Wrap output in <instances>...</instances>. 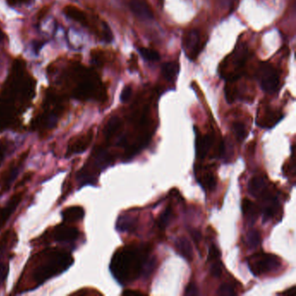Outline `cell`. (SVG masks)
I'll use <instances>...</instances> for the list:
<instances>
[{
  "mask_svg": "<svg viewBox=\"0 0 296 296\" xmlns=\"http://www.w3.org/2000/svg\"><path fill=\"white\" fill-rule=\"evenodd\" d=\"M73 263L72 254L61 248H46L33 255L19 281L21 291L38 288L49 279L65 272Z\"/></svg>",
  "mask_w": 296,
  "mask_h": 296,
  "instance_id": "6da1fadb",
  "label": "cell"
},
{
  "mask_svg": "<svg viewBox=\"0 0 296 296\" xmlns=\"http://www.w3.org/2000/svg\"><path fill=\"white\" fill-rule=\"evenodd\" d=\"M148 261V250L144 247H125L115 253L110 271L120 284H129L145 273Z\"/></svg>",
  "mask_w": 296,
  "mask_h": 296,
  "instance_id": "7a4b0ae2",
  "label": "cell"
},
{
  "mask_svg": "<svg viewBox=\"0 0 296 296\" xmlns=\"http://www.w3.org/2000/svg\"><path fill=\"white\" fill-rule=\"evenodd\" d=\"M281 260L272 254L257 253L247 259V266L255 276L272 273L281 268Z\"/></svg>",
  "mask_w": 296,
  "mask_h": 296,
  "instance_id": "3957f363",
  "label": "cell"
},
{
  "mask_svg": "<svg viewBox=\"0 0 296 296\" xmlns=\"http://www.w3.org/2000/svg\"><path fill=\"white\" fill-rule=\"evenodd\" d=\"M29 154L30 149H26L17 159L13 160L12 163H9L7 167L0 173V195L5 193L8 190H10L12 182H14L16 177L19 175V171L23 167L24 163Z\"/></svg>",
  "mask_w": 296,
  "mask_h": 296,
  "instance_id": "277c9868",
  "label": "cell"
},
{
  "mask_svg": "<svg viewBox=\"0 0 296 296\" xmlns=\"http://www.w3.org/2000/svg\"><path fill=\"white\" fill-rule=\"evenodd\" d=\"M257 78L263 91L272 94L279 86V76L275 69L269 64H262L257 72Z\"/></svg>",
  "mask_w": 296,
  "mask_h": 296,
  "instance_id": "5b68a950",
  "label": "cell"
},
{
  "mask_svg": "<svg viewBox=\"0 0 296 296\" xmlns=\"http://www.w3.org/2000/svg\"><path fill=\"white\" fill-rule=\"evenodd\" d=\"M92 139H93L92 130L88 131L87 133L73 137L69 142L66 156H73L75 154H80L85 151L90 147Z\"/></svg>",
  "mask_w": 296,
  "mask_h": 296,
  "instance_id": "8992f818",
  "label": "cell"
},
{
  "mask_svg": "<svg viewBox=\"0 0 296 296\" xmlns=\"http://www.w3.org/2000/svg\"><path fill=\"white\" fill-rule=\"evenodd\" d=\"M258 198L259 200L262 201L261 210H262L263 220L264 222H267L272 219L277 214L278 210L280 209V203L277 197L271 194L268 193V191H266Z\"/></svg>",
  "mask_w": 296,
  "mask_h": 296,
  "instance_id": "52a82bcc",
  "label": "cell"
},
{
  "mask_svg": "<svg viewBox=\"0 0 296 296\" xmlns=\"http://www.w3.org/2000/svg\"><path fill=\"white\" fill-rule=\"evenodd\" d=\"M26 190H22L17 193L14 194L10 200L8 201L7 204L4 207H0V229L4 227V224L6 223L8 219L12 216V213L14 212L19 203L23 200L24 196L25 194Z\"/></svg>",
  "mask_w": 296,
  "mask_h": 296,
  "instance_id": "ba28073f",
  "label": "cell"
},
{
  "mask_svg": "<svg viewBox=\"0 0 296 296\" xmlns=\"http://www.w3.org/2000/svg\"><path fill=\"white\" fill-rule=\"evenodd\" d=\"M51 236L57 242H73L79 236L77 228L67 224H61L51 231Z\"/></svg>",
  "mask_w": 296,
  "mask_h": 296,
  "instance_id": "9c48e42d",
  "label": "cell"
},
{
  "mask_svg": "<svg viewBox=\"0 0 296 296\" xmlns=\"http://www.w3.org/2000/svg\"><path fill=\"white\" fill-rule=\"evenodd\" d=\"M195 131L197 133L196 137V153L198 159H204L208 155L209 149L211 148L213 144L212 137L207 136H201L200 132H198L197 127H195Z\"/></svg>",
  "mask_w": 296,
  "mask_h": 296,
  "instance_id": "30bf717a",
  "label": "cell"
},
{
  "mask_svg": "<svg viewBox=\"0 0 296 296\" xmlns=\"http://www.w3.org/2000/svg\"><path fill=\"white\" fill-rule=\"evenodd\" d=\"M200 36L197 30H191L187 35L184 42V51L190 59H195L199 53Z\"/></svg>",
  "mask_w": 296,
  "mask_h": 296,
  "instance_id": "8fae6325",
  "label": "cell"
},
{
  "mask_svg": "<svg viewBox=\"0 0 296 296\" xmlns=\"http://www.w3.org/2000/svg\"><path fill=\"white\" fill-rule=\"evenodd\" d=\"M129 8L134 15L142 20H150L153 19L150 8L144 0H131L129 2Z\"/></svg>",
  "mask_w": 296,
  "mask_h": 296,
  "instance_id": "7c38bea8",
  "label": "cell"
},
{
  "mask_svg": "<svg viewBox=\"0 0 296 296\" xmlns=\"http://www.w3.org/2000/svg\"><path fill=\"white\" fill-rule=\"evenodd\" d=\"M242 210L245 219L249 225H253L257 220L259 216V209L253 201L249 199H244L242 203Z\"/></svg>",
  "mask_w": 296,
  "mask_h": 296,
  "instance_id": "4fadbf2b",
  "label": "cell"
},
{
  "mask_svg": "<svg viewBox=\"0 0 296 296\" xmlns=\"http://www.w3.org/2000/svg\"><path fill=\"white\" fill-rule=\"evenodd\" d=\"M63 219L66 223H74L83 219L84 216V210L80 206H72L66 208L62 213Z\"/></svg>",
  "mask_w": 296,
  "mask_h": 296,
  "instance_id": "5bb4252c",
  "label": "cell"
},
{
  "mask_svg": "<svg viewBox=\"0 0 296 296\" xmlns=\"http://www.w3.org/2000/svg\"><path fill=\"white\" fill-rule=\"evenodd\" d=\"M175 247L180 255L186 259L187 261L191 262L194 258L193 248L190 241L185 237H179L175 240Z\"/></svg>",
  "mask_w": 296,
  "mask_h": 296,
  "instance_id": "9a60e30c",
  "label": "cell"
},
{
  "mask_svg": "<svg viewBox=\"0 0 296 296\" xmlns=\"http://www.w3.org/2000/svg\"><path fill=\"white\" fill-rule=\"evenodd\" d=\"M268 190L265 179L262 176L253 177L248 183V192L254 197H260L262 194L265 193Z\"/></svg>",
  "mask_w": 296,
  "mask_h": 296,
  "instance_id": "2e32d148",
  "label": "cell"
},
{
  "mask_svg": "<svg viewBox=\"0 0 296 296\" xmlns=\"http://www.w3.org/2000/svg\"><path fill=\"white\" fill-rule=\"evenodd\" d=\"M137 222L136 217L124 215L118 218L116 228L119 232H133L137 228Z\"/></svg>",
  "mask_w": 296,
  "mask_h": 296,
  "instance_id": "e0dca14e",
  "label": "cell"
},
{
  "mask_svg": "<svg viewBox=\"0 0 296 296\" xmlns=\"http://www.w3.org/2000/svg\"><path fill=\"white\" fill-rule=\"evenodd\" d=\"M17 241V234L13 229H8L0 237V255L13 247Z\"/></svg>",
  "mask_w": 296,
  "mask_h": 296,
  "instance_id": "ac0fdd59",
  "label": "cell"
},
{
  "mask_svg": "<svg viewBox=\"0 0 296 296\" xmlns=\"http://www.w3.org/2000/svg\"><path fill=\"white\" fill-rule=\"evenodd\" d=\"M179 72V65L175 62H168L162 67L163 77L168 81H174Z\"/></svg>",
  "mask_w": 296,
  "mask_h": 296,
  "instance_id": "d6986e66",
  "label": "cell"
},
{
  "mask_svg": "<svg viewBox=\"0 0 296 296\" xmlns=\"http://www.w3.org/2000/svg\"><path fill=\"white\" fill-rule=\"evenodd\" d=\"M122 125V121L118 117H112L107 123L105 129H104V135L107 140L111 139L115 134L117 133L118 129H120Z\"/></svg>",
  "mask_w": 296,
  "mask_h": 296,
  "instance_id": "ffe728a7",
  "label": "cell"
},
{
  "mask_svg": "<svg viewBox=\"0 0 296 296\" xmlns=\"http://www.w3.org/2000/svg\"><path fill=\"white\" fill-rule=\"evenodd\" d=\"M261 241H262V238H261V235L258 230L252 229L250 231L247 232L246 243H247V247L249 248L252 249V248L258 247L259 245L261 244Z\"/></svg>",
  "mask_w": 296,
  "mask_h": 296,
  "instance_id": "44dd1931",
  "label": "cell"
},
{
  "mask_svg": "<svg viewBox=\"0 0 296 296\" xmlns=\"http://www.w3.org/2000/svg\"><path fill=\"white\" fill-rule=\"evenodd\" d=\"M111 161L112 160L110 154L105 150H100L96 156V165L101 170L106 168L111 163Z\"/></svg>",
  "mask_w": 296,
  "mask_h": 296,
  "instance_id": "7402d4cb",
  "label": "cell"
},
{
  "mask_svg": "<svg viewBox=\"0 0 296 296\" xmlns=\"http://www.w3.org/2000/svg\"><path fill=\"white\" fill-rule=\"evenodd\" d=\"M198 182L205 190H212L217 186V179L211 173H207Z\"/></svg>",
  "mask_w": 296,
  "mask_h": 296,
  "instance_id": "603a6c76",
  "label": "cell"
},
{
  "mask_svg": "<svg viewBox=\"0 0 296 296\" xmlns=\"http://www.w3.org/2000/svg\"><path fill=\"white\" fill-rule=\"evenodd\" d=\"M173 210L171 208H167L165 209L162 215L160 216L159 219H158V226L161 229H165L167 228L168 225L171 222V221L173 218Z\"/></svg>",
  "mask_w": 296,
  "mask_h": 296,
  "instance_id": "cb8c5ba5",
  "label": "cell"
},
{
  "mask_svg": "<svg viewBox=\"0 0 296 296\" xmlns=\"http://www.w3.org/2000/svg\"><path fill=\"white\" fill-rule=\"evenodd\" d=\"M233 132L236 135L237 140L239 142H243L247 136V131H246V127L242 123H235L233 124Z\"/></svg>",
  "mask_w": 296,
  "mask_h": 296,
  "instance_id": "d4e9b609",
  "label": "cell"
},
{
  "mask_svg": "<svg viewBox=\"0 0 296 296\" xmlns=\"http://www.w3.org/2000/svg\"><path fill=\"white\" fill-rule=\"evenodd\" d=\"M12 145V142L8 140L5 137L0 139V164L3 163L5 156L9 153V150L11 149Z\"/></svg>",
  "mask_w": 296,
  "mask_h": 296,
  "instance_id": "484cf974",
  "label": "cell"
},
{
  "mask_svg": "<svg viewBox=\"0 0 296 296\" xmlns=\"http://www.w3.org/2000/svg\"><path fill=\"white\" fill-rule=\"evenodd\" d=\"M139 52H140L141 56L144 57L145 59H146V60L151 61V62L159 60V53L157 51H156V50H154V49L140 48L139 49Z\"/></svg>",
  "mask_w": 296,
  "mask_h": 296,
  "instance_id": "4316f807",
  "label": "cell"
},
{
  "mask_svg": "<svg viewBox=\"0 0 296 296\" xmlns=\"http://www.w3.org/2000/svg\"><path fill=\"white\" fill-rule=\"evenodd\" d=\"M217 295L222 296H236V293L231 285L222 284L218 289Z\"/></svg>",
  "mask_w": 296,
  "mask_h": 296,
  "instance_id": "83f0119b",
  "label": "cell"
},
{
  "mask_svg": "<svg viewBox=\"0 0 296 296\" xmlns=\"http://www.w3.org/2000/svg\"><path fill=\"white\" fill-rule=\"evenodd\" d=\"M220 257L221 252L219 248L215 244H211L209 247V254H208V262L217 261Z\"/></svg>",
  "mask_w": 296,
  "mask_h": 296,
  "instance_id": "f1b7e54d",
  "label": "cell"
},
{
  "mask_svg": "<svg viewBox=\"0 0 296 296\" xmlns=\"http://www.w3.org/2000/svg\"><path fill=\"white\" fill-rule=\"evenodd\" d=\"M222 273V266L221 264V262L218 261H214L212 265L210 266V273L213 277L219 278L221 277Z\"/></svg>",
  "mask_w": 296,
  "mask_h": 296,
  "instance_id": "f546056e",
  "label": "cell"
},
{
  "mask_svg": "<svg viewBox=\"0 0 296 296\" xmlns=\"http://www.w3.org/2000/svg\"><path fill=\"white\" fill-rule=\"evenodd\" d=\"M131 94H132V88L129 85L123 88V90L122 91L121 96H120L122 103H127L130 99Z\"/></svg>",
  "mask_w": 296,
  "mask_h": 296,
  "instance_id": "4dcf8cb0",
  "label": "cell"
},
{
  "mask_svg": "<svg viewBox=\"0 0 296 296\" xmlns=\"http://www.w3.org/2000/svg\"><path fill=\"white\" fill-rule=\"evenodd\" d=\"M9 272V265L7 263L0 262V286L5 281Z\"/></svg>",
  "mask_w": 296,
  "mask_h": 296,
  "instance_id": "1f68e13d",
  "label": "cell"
},
{
  "mask_svg": "<svg viewBox=\"0 0 296 296\" xmlns=\"http://www.w3.org/2000/svg\"><path fill=\"white\" fill-rule=\"evenodd\" d=\"M103 39L106 43H110L113 40V33L110 27L106 24H103Z\"/></svg>",
  "mask_w": 296,
  "mask_h": 296,
  "instance_id": "d6a6232c",
  "label": "cell"
},
{
  "mask_svg": "<svg viewBox=\"0 0 296 296\" xmlns=\"http://www.w3.org/2000/svg\"><path fill=\"white\" fill-rule=\"evenodd\" d=\"M185 296H198L199 295V290L198 288L197 287V285L194 284V283H190L188 287L186 288L185 290Z\"/></svg>",
  "mask_w": 296,
  "mask_h": 296,
  "instance_id": "836d02e7",
  "label": "cell"
},
{
  "mask_svg": "<svg viewBox=\"0 0 296 296\" xmlns=\"http://www.w3.org/2000/svg\"><path fill=\"white\" fill-rule=\"evenodd\" d=\"M34 175V173L33 172H27L25 175H24L23 178L21 179L19 182H18V184H17V186H16V189H18V188H20V187L24 186L27 182H29L31 177L33 176Z\"/></svg>",
  "mask_w": 296,
  "mask_h": 296,
  "instance_id": "e575fe53",
  "label": "cell"
},
{
  "mask_svg": "<svg viewBox=\"0 0 296 296\" xmlns=\"http://www.w3.org/2000/svg\"><path fill=\"white\" fill-rule=\"evenodd\" d=\"M190 236L192 237L194 243L197 245L198 243H200V241H201V232L197 230V229H192V230H190Z\"/></svg>",
  "mask_w": 296,
  "mask_h": 296,
  "instance_id": "d590c367",
  "label": "cell"
},
{
  "mask_svg": "<svg viewBox=\"0 0 296 296\" xmlns=\"http://www.w3.org/2000/svg\"><path fill=\"white\" fill-rule=\"evenodd\" d=\"M143 294L138 291H133V290H126L123 293V296H142Z\"/></svg>",
  "mask_w": 296,
  "mask_h": 296,
  "instance_id": "8d00e7d4",
  "label": "cell"
},
{
  "mask_svg": "<svg viewBox=\"0 0 296 296\" xmlns=\"http://www.w3.org/2000/svg\"><path fill=\"white\" fill-rule=\"evenodd\" d=\"M233 0H219V3H220L221 6L224 8H228L230 6V4H232Z\"/></svg>",
  "mask_w": 296,
  "mask_h": 296,
  "instance_id": "74e56055",
  "label": "cell"
},
{
  "mask_svg": "<svg viewBox=\"0 0 296 296\" xmlns=\"http://www.w3.org/2000/svg\"><path fill=\"white\" fill-rule=\"evenodd\" d=\"M281 295H291V296H295L296 295V289H295V288H292V289H289V290H287L285 292L281 293Z\"/></svg>",
  "mask_w": 296,
  "mask_h": 296,
  "instance_id": "f35d334b",
  "label": "cell"
},
{
  "mask_svg": "<svg viewBox=\"0 0 296 296\" xmlns=\"http://www.w3.org/2000/svg\"><path fill=\"white\" fill-rule=\"evenodd\" d=\"M4 40V34L0 31V43L2 42Z\"/></svg>",
  "mask_w": 296,
  "mask_h": 296,
  "instance_id": "ab89813d",
  "label": "cell"
}]
</instances>
